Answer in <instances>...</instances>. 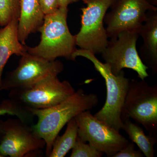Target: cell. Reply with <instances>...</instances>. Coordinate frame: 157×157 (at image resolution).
<instances>
[{
	"label": "cell",
	"mask_w": 157,
	"mask_h": 157,
	"mask_svg": "<svg viewBox=\"0 0 157 157\" xmlns=\"http://www.w3.org/2000/svg\"><path fill=\"white\" fill-rule=\"evenodd\" d=\"M99 99L96 94H86L78 90L61 103L44 109H28L38 121L32 126L36 135L45 141V153L49 156L54 140L69 121L82 112L93 109Z\"/></svg>",
	"instance_id": "1"
},
{
	"label": "cell",
	"mask_w": 157,
	"mask_h": 157,
	"mask_svg": "<svg viewBox=\"0 0 157 157\" xmlns=\"http://www.w3.org/2000/svg\"><path fill=\"white\" fill-rule=\"evenodd\" d=\"M78 56L83 57L91 62L96 70L104 78L106 83V102L94 116L120 132L123 129L121 115L130 79L125 76L123 70L118 75H114L109 65L100 61L95 55L89 51L76 49L72 55L71 60L75 61Z\"/></svg>",
	"instance_id": "2"
},
{
	"label": "cell",
	"mask_w": 157,
	"mask_h": 157,
	"mask_svg": "<svg viewBox=\"0 0 157 157\" xmlns=\"http://www.w3.org/2000/svg\"><path fill=\"white\" fill-rule=\"evenodd\" d=\"M68 11V8H59L53 13L45 15L39 30L40 42L34 47L26 45L27 52L48 60H55L58 57L71 60L76 45L75 36L70 33L67 23Z\"/></svg>",
	"instance_id": "3"
},
{
	"label": "cell",
	"mask_w": 157,
	"mask_h": 157,
	"mask_svg": "<svg viewBox=\"0 0 157 157\" xmlns=\"http://www.w3.org/2000/svg\"><path fill=\"white\" fill-rule=\"evenodd\" d=\"M121 118L123 122L132 119L157 137L156 85L150 86L145 79L130 80Z\"/></svg>",
	"instance_id": "4"
},
{
	"label": "cell",
	"mask_w": 157,
	"mask_h": 157,
	"mask_svg": "<svg viewBox=\"0 0 157 157\" xmlns=\"http://www.w3.org/2000/svg\"><path fill=\"white\" fill-rule=\"evenodd\" d=\"M86 7L80 9L81 28L75 35L76 45L94 54H101L109 40L104 25L108 9L116 0H82Z\"/></svg>",
	"instance_id": "5"
},
{
	"label": "cell",
	"mask_w": 157,
	"mask_h": 157,
	"mask_svg": "<svg viewBox=\"0 0 157 157\" xmlns=\"http://www.w3.org/2000/svg\"><path fill=\"white\" fill-rule=\"evenodd\" d=\"M59 74H50L29 88L10 90L9 98L27 109H44L61 103L75 90L67 80L61 81Z\"/></svg>",
	"instance_id": "6"
},
{
	"label": "cell",
	"mask_w": 157,
	"mask_h": 157,
	"mask_svg": "<svg viewBox=\"0 0 157 157\" xmlns=\"http://www.w3.org/2000/svg\"><path fill=\"white\" fill-rule=\"evenodd\" d=\"M139 36L138 33L124 31L109 41L101 54L114 75H118L123 69L127 68L135 71L141 79L149 76L147 72L149 68L141 60L136 48Z\"/></svg>",
	"instance_id": "7"
},
{
	"label": "cell",
	"mask_w": 157,
	"mask_h": 157,
	"mask_svg": "<svg viewBox=\"0 0 157 157\" xmlns=\"http://www.w3.org/2000/svg\"><path fill=\"white\" fill-rule=\"evenodd\" d=\"M78 126V136L108 157H113L129 143L120 133L91 114L90 110L82 112L74 117Z\"/></svg>",
	"instance_id": "8"
},
{
	"label": "cell",
	"mask_w": 157,
	"mask_h": 157,
	"mask_svg": "<svg viewBox=\"0 0 157 157\" xmlns=\"http://www.w3.org/2000/svg\"><path fill=\"white\" fill-rule=\"evenodd\" d=\"M63 68L59 61L48 60L27 51L21 56L17 67L2 79L0 91L29 88L50 74H59Z\"/></svg>",
	"instance_id": "9"
},
{
	"label": "cell",
	"mask_w": 157,
	"mask_h": 157,
	"mask_svg": "<svg viewBox=\"0 0 157 157\" xmlns=\"http://www.w3.org/2000/svg\"><path fill=\"white\" fill-rule=\"evenodd\" d=\"M106 13L104 22L108 38H115L124 31L139 33L149 11H157V6L147 0H116Z\"/></svg>",
	"instance_id": "10"
},
{
	"label": "cell",
	"mask_w": 157,
	"mask_h": 157,
	"mask_svg": "<svg viewBox=\"0 0 157 157\" xmlns=\"http://www.w3.org/2000/svg\"><path fill=\"white\" fill-rule=\"evenodd\" d=\"M32 126L17 118L3 121L0 153L4 157H23L44 148L45 141L36 135Z\"/></svg>",
	"instance_id": "11"
},
{
	"label": "cell",
	"mask_w": 157,
	"mask_h": 157,
	"mask_svg": "<svg viewBox=\"0 0 157 157\" xmlns=\"http://www.w3.org/2000/svg\"><path fill=\"white\" fill-rule=\"evenodd\" d=\"M45 17L39 0H20L17 33L22 45H26L25 41L31 34L39 31Z\"/></svg>",
	"instance_id": "12"
},
{
	"label": "cell",
	"mask_w": 157,
	"mask_h": 157,
	"mask_svg": "<svg viewBox=\"0 0 157 157\" xmlns=\"http://www.w3.org/2000/svg\"><path fill=\"white\" fill-rule=\"evenodd\" d=\"M143 40L140 56L144 63L153 73L157 72V11H149L139 32Z\"/></svg>",
	"instance_id": "13"
},
{
	"label": "cell",
	"mask_w": 157,
	"mask_h": 157,
	"mask_svg": "<svg viewBox=\"0 0 157 157\" xmlns=\"http://www.w3.org/2000/svg\"><path fill=\"white\" fill-rule=\"evenodd\" d=\"M18 19L14 18L3 28L0 26V87L3 70L9 58L21 56L27 52L26 45L19 42L17 37Z\"/></svg>",
	"instance_id": "14"
},
{
	"label": "cell",
	"mask_w": 157,
	"mask_h": 157,
	"mask_svg": "<svg viewBox=\"0 0 157 157\" xmlns=\"http://www.w3.org/2000/svg\"><path fill=\"white\" fill-rule=\"evenodd\" d=\"M124 130L132 142L137 144L139 149L146 157L154 156L155 150V144L157 142V137L144 133L143 128L138 124L134 123L130 119L123 121Z\"/></svg>",
	"instance_id": "15"
},
{
	"label": "cell",
	"mask_w": 157,
	"mask_h": 157,
	"mask_svg": "<svg viewBox=\"0 0 157 157\" xmlns=\"http://www.w3.org/2000/svg\"><path fill=\"white\" fill-rule=\"evenodd\" d=\"M62 136H57L54 141L49 157H64L74 146L78 136V126L74 118L67 124Z\"/></svg>",
	"instance_id": "16"
},
{
	"label": "cell",
	"mask_w": 157,
	"mask_h": 157,
	"mask_svg": "<svg viewBox=\"0 0 157 157\" xmlns=\"http://www.w3.org/2000/svg\"><path fill=\"white\" fill-rule=\"evenodd\" d=\"M6 114L14 116L24 122L31 126L34 124L35 117L33 114L29 109L10 98L3 100L0 103V116ZM3 134V121L0 120V142Z\"/></svg>",
	"instance_id": "17"
},
{
	"label": "cell",
	"mask_w": 157,
	"mask_h": 157,
	"mask_svg": "<svg viewBox=\"0 0 157 157\" xmlns=\"http://www.w3.org/2000/svg\"><path fill=\"white\" fill-rule=\"evenodd\" d=\"M20 0H0V26H5L14 18L18 19Z\"/></svg>",
	"instance_id": "18"
},
{
	"label": "cell",
	"mask_w": 157,
	"mask_h": 157,
	"mask_svg": "<svg viewBox=\"0 0 157 157\" xmlns=\"http://www.w3.org/2000/svg\"><path fill=\"white\" fill-rule=\"evenodd\" d=\"M70 157H101L104 153L97 150L92 146L86 144L77 136L76 143L74 144Z\"/></svg>",
	"instance_id": "19"
},
{
	"label": "cell",
	"mask_w": 157,
	"mask_h": 157,
	"mask_svg": "<svg viewBox=\"0 0 157 157\" xmlns=\"http://www.w3.org/2000/svg\"><path fill=\"white\" fill-rule=\"evenodd\" d=\"M143 153L140 149L135 150V145L133 142H129L124 147L117 153L113 157H143Z\"/></svg>",
	"instance_id": "20"
},
{
	"label": "cell",
	"mask_w": 157,
	"mask_h": 157,
	"mask_svg": "<svg viewBox=\"0 0 157 157\" xmlns=\"http://www.w3.org/2000/svg\"><path fill=\"white\" fill-rule=\"evenodd\" d=\"M45 15L53 13L59 8L58 0H39Z\"/></svg>",
	"instance_id": "21"
},
{
	"label": "cell",
	"mask_w": 157,
	"mask_h": 157,
	"mask_svg": "<svg viewBox=\"0 0 157 157\" xmlns=\"http://www.w3.org/2000/svg\"><path fill=\"white\" fill-rule=\"evenodd\" d=\"M79 0H58L59 8H67L70 4L79 2Z\"/></svg>",
	"instance_id": "22"
},
{
	"label": "cell",
	"mask_w": 157,
	"mask_h": 157,
	"mask_svg": "<svg viewBox=\"0 0 157 157\" xmlns=\"http://www.w3.org/2000/svg\"><path fill=\"white\" fill-rule=\"evenodd\" d=\"M151 4L155 6H157V0H147Z\"/></svg>",
	"instance_id": "23"
},
{
	"label": "cell",
	"mask_w": 157,
	"mask_h": 157,
	"mask_svg": "<svg viewBox=\"0 0 157 157\" xmlns=\"http://www.w3.org/2000/svg\"><path fill=\"white\" fill-rule=\"evenodd\" d=\"M0 157H4V156H3L2 155V154H1V153H0Z\"/></svg>",
	"instance_id": "24"
}]
</instances>
